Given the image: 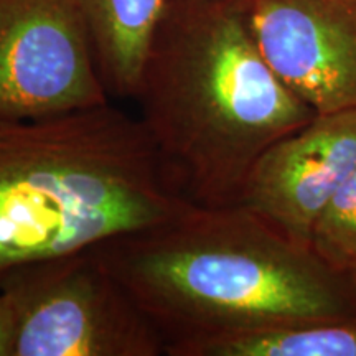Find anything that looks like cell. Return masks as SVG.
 Segmentation results:
<instances>
[{
    "mask_svg": "<svg viewBox=\"0 0 356 356\" xmlns=\"http://www.w3.org/2000/svg\"><path fill=\"white\" fill-rule=\"evenodd\" d=\"M91 37L109 95L134 97L165 0H71Z\"/></svg>",
    "mask_w": 356,
    "mask_h": 356,
    "instance_id": "cell-8",
    "label": "cell"
},
{
    "mask_svg": "<svg viewBox=\"0 0 356 356\" xmlns=\"http://www.w3.org/2000/svg\"><path fill=\"white\" fill-rule=\"evenodd\" d=\"M355 170L356 109L315 114L262 155L238 204L310 246L318 216Z\"/></svg>",
    "mask_w": 356,
    "mask_h": 356,
    "instance_id": "cell-7",
    "label": "cell"
},
{
    "mask_svg": "<svg viewBox=\"0 0 356 356\" xmlns=\"http://www.w3.org/2000/svg\"><path fill=\"white\" fill-rule=\"evenodd\" d=\"M17 322L10 304L0 292V356H15Z\"/></svg>",
    "mask_w": 356,
    "mask_h": 356,
    "instance_id": "cell-11",
    "label": "cell"
},
{
    "mask_svg": "<svg viewBox=\"0 0 356 356\" xmlns=\"http://www.w3.org/2000/svg\"><path fill=\"white\" fill-rule=\"evenodd\" d=\"M132 99L173 190L238 204L252 168L315 113L280 81L244 0H165Z\"/></svg>",
    "mask_w": 356,
    "mask_h": 356,
    "instance_id": "cell-2",
    "label": "cell"
},
{
    "mask_svg": "<svg viewBox=\"0 0 356 356\" xmlns=\"http://www.w3.org/2000/svg\"><path fill=\"white\" fill-rule=\"evenodd\" d=\"M167 356L302 320L356 318V282L243 204L193 207L96 244Z\"/></svg>",
    "mask_w": 356,
    "mask_h": 356,
    "instance_id": "cell-1",
    "label": "cell"
},
{
    "mask_svg": "<svg viewBox=\"0 0 356 356\" xmlns=\"http://www.w3.org/2000/svg\"><path fill=\"white\" fill-rule=\"evenodd\" d=\"M310 248L325 264L356 282V170L318 216Z\"/></svg>",
    "mask_w": 356,
    "mask_h": 356,
    "instance_id": "cell-10",
    "label": "cell"
},
{
    "mask_svg": "<svg viewBox=\"0 0 356 356\" xmlns=\"http://www.w3.org/2000/svg\"><path fill=\"white\" fill-rule=\"evenodd\" d=\"M257 47L315 114L356 109V0H244Z\"/></svg>",
    "mask_w": 356,
    "mask_h": 356,
    "instance_id": "cell-6",
    "label": "cell"
},
{
    "mask_svg": "<svg viewBox=\"0 0 356 356\" xmlns=\"http://www.w3.org/2000/svg\"><path fill=\"white\" fill-rule=\"evenodd\" d=\"M193 207L173 190L139 118L114 104L0 118V280Z\"/></svg>",
    "mask_w": 356,
    "mask_h": 356,
    "instance_id": "cell-3",
    "label": "cell"
},
{
    "mask_svg": "<svg viewBox=\"0 0 356 356\" xmlns=\"http://www.w3.org/2000/svg\"><path fill=\"white\" fill-rule=\"evenodd\" d=\"M109 102L71 0H0V118L40 119Z\"/></svg>",
    "mask_w": 356,
    "mask_h": 356,
    "instance_id": "cell-5",
    "label": "cell"
},
{
    "mask_svg": "<svg viewBox=\"0 0 356 356\" xmlns=\"http://www.w3.org/2000/svg\"><path fill=\"white\" fill-rule=\"evenodd\" d=\"M185 356H356V318L275 325L204 341Z\"/></svg>",
    "mask_w": 356,
    "mask_h": 356,
    "instance_id": "cell-9",
    "label": "cell"
},
{
    "mask_svg": "<svg viewBox=\"0 0 356 356\" xmlns=\"http://www.w3.org/2000/svg\"><path fill=\"white\" fill-rule=\"evenodd\" d=\"M0 292L15 314V356L165 355L162 333L96 246L15 267Z\"/></svg>",
    "mask_w": 356,
    "mask_h": 356,
    "instance_id": "cell-4",
    "label": "cell"
}]
</instances>
